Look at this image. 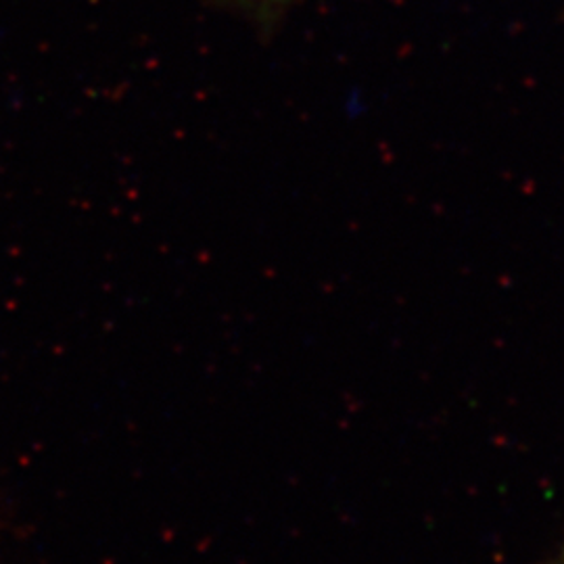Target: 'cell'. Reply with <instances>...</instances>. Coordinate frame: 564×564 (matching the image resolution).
I'll return each mask as SVG.
<instances>
[{"label":"cell","mask_w":564,"mask_h":564,"mask_svg":"<svg viewBox=\"0 0 564 564\" xmlns=\"http://www.w3.org/2000/svg\"><path fill=\"white\" fill-rule=\"evenodd\" d=\"M232 7L241 9L242 13L251 15L262 23L281 20L282 15L293 9L302 0H228Z\"/></svg>","instance_id":"6da1fadb"}]
</instances>
